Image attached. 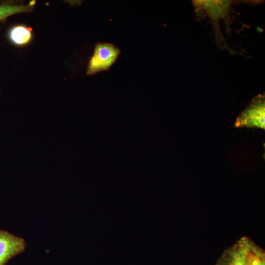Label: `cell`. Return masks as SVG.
<instances>
[{
  "label": "cell",
  "instance_id": "6da1fadb",
  "mask_svg": "<svg viewBox=\"0 0 265 265\" xmlns=\"http://www.w3.org/2000/svg\"><path fill=\"white\" fill-rule=\"evenodd\" d=\"M215 265H265V253L247 237L226 249Z\"/></svg>",
  "mask_w": 265,
  "mask_h": 265
},
{
  "label": "cell",
  "instance_id": "7a4b0ae2",
  "mask_svg": "<svg viewBox=\"0 0 265 265\" xmlns=\"http://www.w3.org/2000/svg\"><path fill=\"white\" fill-rule=\"evenodd\" d=\"M120 50L110 43H99L94 49L87 69V74L92 75L109 70L117 60Z\"/></svg>",
  "mask_w": 265,
  "mask_h": 265
},
{
  "label": "cell",
  "instance_id": "3957f363",
  "mask_svg": "<svg viewBox=\"0 0 265 265\" xmlns=\"http://www.w3.org/2000/svg\"><path fill=\"white\" fill-rule=\"evenodd\" d=\"M263 97H258L237 118V127L265 128V104Z\"/></svg>",
  "mask_w": 265,
  "mask_h": 265
},
{
  "label": "cell",
  "instance_id": "277c9868",
  "mask_svg": "<svg viewBox=\"0 0 265 265\" xmlns=\"http://www.w3.org/2000/svg\"><path fill=\"white\" fill-rule=\"evenodd\" d=\"M26 246L23 238L0 230V265H5L12 258L24 251Z\"/></svg>",
  "mask_w": 265,
  "mask_h": 265
},
{
  "label": "cell",
  "instance_id": "5b68a950",
  "mask_svg": "<svg viewBox=\"0 0 265 265\" xmlns=\"http://www.w3.org/2000/svg\"><path fill=\"white\" fill-rule=\"evenodd\" d=\"M8 37L15 45H24L30 41L32 38L31 29L23 25H17L10 29Z\"/></svg>",
  "mask_w": 265,
  "mask_h": 265
},
{
  "label": "cell",
  "instance_id": "8992f818",
  "mask_svg": "<svg viewBox=\"0 0 265 265\" xmlns=\"http://www.w3.org/2000/svg\"><path fill=\"white\" fill-rule=\"evenodd\" d=\"M32 9L28 4L15 5L9 3L0 4V22L13 14L28 11Z\"/></svg>",
  "mask_w": 265,
  "mask_h": 265
}]
</instances>
